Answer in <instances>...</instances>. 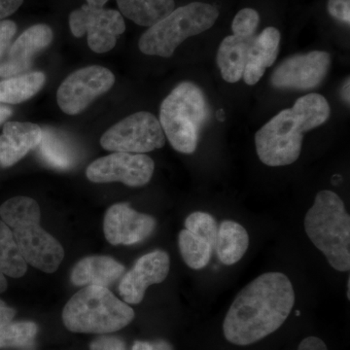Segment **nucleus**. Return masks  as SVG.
<instances>
[{"label":"nucleus","mask_w":350,"mask_h":350,"mask_svg":"<svg viewBox=\"0 0 350 350\" xmlns=\"http://www.w3.org/2000/svg\"><path fill=\"white\" fill-rule=\"evenodd\" d=\"M254 36L244 38L232 34L223 39L217 52V64L226 82L237 83L243 78L248 50Z\"/></svg>","instance_id":"obj_20"},{"label":"nucleus","mask_w":350,"mask_h":350,"mask_svg":"<svg viewBox=\"0 0 350 350\" xmlns=\"http://www.w3.org/2000/svg\"><path fill=\"white\" fill-rule=\"evenodd\" d=\"M135 315L133 308L108 288L90 285L64 306L63 321L73 333L110 334L125 328Z\"/></svg>","instance_id":"obj_5"},{"label":"nucleus","mask_w":350,"mask_h":350,"mask_svg":"<svg viewBox=\"0 0 350 350\" xmlns=\"http://www.w3.org/2000/svg\"><path fill=\"white\" fill-rule=\"evenodd\" d=\"M328 11L336 20L349 25L350 0H329Z\"/></svg>","instance_id":"obj_29"},{"label":"nucleus","mask_w":350,"mask_h":350,"mask_svg":"<svg viewBox=\"0 0 350 350\" xmlns=\"http://www.w3.org/2000/svg\"><path fill=\"white\" fill-rule=\"evenodd\" d=\"M331 115L328 101L319 94L298 98L269 120L255 135L260 161L269 167H283L296 162L301 155L304 135L323 125Z\"/></svg>","instance_id":"obj_2"},{"label":"nucleus","mask_w":350,"mask_h":350,"mask_svg":"<svg viewBox=\"0 0 350 350\" xmlns=\"http://www.w3.org/2000/svg\"><path fill=\"white\" fill-rule=\"evenodd\" d=\"M305 230L332 268L342 273L349 271L350 217L338 195L328 190L317 195L306 214Z\"/></svg>","instance_id":"obj_4"},{"label":"nucleus","mask_w":350,"mask_h":350,"mask_svg":"<svg viewBox=\"0 0 350 350\" xmlns=\"http://www.w3.org/2000/svg\"><path fill=\"white\" fill-rule=\"evenodd\" d=\"M15 315L16 310L7 306L3 301L0 300V328L12 322Z\"/></svg>","instance_id":"obj_35"},{"label":"nucleus","mask_w":350,"mask_h":350,"mask_svg":"<svg viewBox=\"0 0 350 350\" xmlns=\"http://www.w3.org/2000/svg\"><path fill=\"white\" fill-rule=\"evenodd\" d=\"M114 82V75L103 66H92L78 69L69 75L57 90V105L66 114H79L96 98L107 93Z\"/></svg>","instance_id":"obj_10"},{"label":"nucleus","mask_w":350,"mask_h":350,"mask_svg":"<svg viewBox=\"0 0 350 350\" xmlns=\"http://www.w3.org/2000/svg\"><path fill=\"white\" fill-rule=\"evenodd\" d=\"M347 299L350 300V280L349 278V282H347Z\"/></svg>","instance_id":"obj_40"},{"label":"nucleus","mask_w":350,"mask_h":350,"mask_svg":"<svg viewBox=\"0 0 350 350\" xmlns=\"http://www.w3.org/2000/svg\"><path fill=\"white\" fill-rule=\"evenodd\" d=\"M27 269L10 228L0 220V271L13 278H22Z\"/></svg>","instance_id":"obj_24"},{"label":"nucleus","mask_w":350,"mask_h":350,"mask_svg":"<svg viewBox=\"0 0 350 350\" xmlns=\"http://www.w3.org/2000/svg\"><path fill=\"white\" fill-rule=\"evenodd\" d=\"M165 135L152 113H135L115 124L100 138L105 150L144 154L163 147Z\"/></svg>","instance_id":"obj_8"},{"label":"nucleus","mask_w":350,"mask_h":350,"mask_svg":"<svg viewBox=\"0 0 350 350\" xmlns=\"http://www.w3.org/2000/svg\"><path fill=\"white\" fill-rule=\"evenodd\" d=\"M170 267L169 254L163 250L140 257L120 282L119 293L124 301L131 305L142 303L147 288L162 283L167 278Z\"/></svg>","instance_id":"obj_14"},{"label":"nucleus","mask_w":350,"mask_h":350,"mask_svg":"<svg viewBox=\"0 0 350 350\" xmlns=\"http://www.w3.org/2000/svg\"><path fill=\"white\" fill-rule=\"evenodd\" d=\"M298 350H328L325 342L317 337L304 338L299 345Z\"/></svg>","instance_id":"obj_34"},{"label":"nucleus","mask_w":350,"mask_h":350,"mask_svg":"<svg viewBox=\"0 0 350 350\" xmlns=\"http://www.w3.org/2000/svg\"><path fill=\"white\" fill-rule=\"evenodd\" d=\"M53 38L52 29L44 24L32 25L23 32L11 45L5 61L0 64V77H14L29 70L33 57L49 47Z\"/></svg>","instance_id":"obj_15"},{"label":"nucleus","mask_w":350,"mask_h":350,"mask_svg":"<svg viewBox=\"0 0 350 350\" xmlns=\"http://www.w3.org/2000/svg\"><path fill=\"white\" fill-rule=\"evenodd\" d=\"M38 332V327L33 322H10L0 328V349L27 347Z\"/></svg>","instance_id":"obj_26"},{"label":"nucleus","mask_w":350,"mask_h":350,"mask_svg":"<svg viewBox=\"0 0 350 350\" xmlns=\"http://www.w3.org/2000/svg\"><path fill=\"white\" fill-rule=\"evenodd\" d=\"M155 163L144 154L114 152L88 167L87 178L94 183L122 182L130 187H142L150 182Z\"/></svg>","instance_id":"obj_11"},{"label":"nucleus","mask_w":350,"mask_h":350,"mask_svg":"<svg viewBox=\"0 0 350 350\" xmlns=\"http://www.w3.org/2000/svg\"><path fill=\"white\" fill-rule=\"evenodd\" d=\"M0 218L10 228L27 264L48 273L59 269L64 248L39 225L41 213L36 200L23 196L6 200L0 206Z\"/></svg>","instance_id":"obj_3"},{"label":"nucleus","mask_w":350,"mask_h":350,"mask_svg":"<svg viewBox=\"0 0 350 350\" xmlns=\"http://www.w3.org/2000/svg\"><path fill=\"white\" fill-rule=\"evenodd\" d=\"M125 273L121 262L108 256H90L80 260L71 273V282L76 286L107 287Z\"/></svg>","instance_id":"obj_18"},{"label":"nucleus","mask_w":350,"mask_h":350,"mask_svg":"<svg viewBox=\"0 0 350 350\" xmlns=\"http://www.w3.org/2000/svg\"><path fill=\"white\" fill-rule=\"evenodd\" d=\"M219 17L215 6L193 2L174 9L142 34L138 47L145 55L170 57L183 41L211 29Z\"/></svg>","instance_id":"obj_7"},{"label":"nucleus","mask_w":350,"mask_h":350,"mask_svg":"<svg viewBox=\"0 0 350 350\" xmlns=\"http://www.w3.org/2000/svg\"><path fill=\"white\" fill-rule=\"evenodd\" d=\"M208 118L204 92L194 83L182 82L163 100L159 122L174 150L193 154Z\"/></svg>","instance_id":"obj_6"},{"label":"nucleus","mask_w":350,"mask_h":350,"mask_svg":"<svg viewBox=\"0 0 350 350\" xmlns=\"http://www.w3.org/2000/svg\"><path fill=\"white\" fill-rule=\"evenodd\" d=\"M90 350H126V345L121 338L107 336L94 340Z\"/></svg>","instance_id":"obj_31"},{"label":"nucleus","mask_w":350,"mask_h":350,"mask_svg":"<svg viewBox=\"0 0 350 350\" xmlns=\"http://www.w3.org/2000/svg\"><path fill=\"white\" fill-rule=\"evenodd\" d=\"M45 75L40 71L7 78L0 81V103L18 105L29 100L42 89Z\"/></svg>","instance_id":"obj_23"},{"label":"nucleus","mask_w":350,"mask_h":350,"mask_svg":"<svg viewBox=\"0 0 350 350\" xmlns=\"http://www.w3.org/2000/svg\"><path fill=\"white\" fill-rule=\"evenodd\" d=\"M349 89H350L349 78H347V79L345 80V82L344 83V85H342V98H344V100L345 101V103H347V105H349V103H350Z\"/></svg>","instance_id":"obj_37"},{"label":"nucleus","mask_w":350,"mask_h":350,"mask_svg":"<svg viewBox=\"0 0 350 350\" xmlns=\"http://www.w3.org/2000/svg\"><path fill=\"white\" fill-rule=\"evenodd\" d=\"M7 287H8V283H7L5 275L0 271V294L5 292Z\"/></svg>","instance_id":"obj_39"},{"label":"nucleus","mask_w":350,"mask_h":350,"mask_svg":"<svg viewBox=\"0 0 350 350\" xmlns=\"http://www.w3.org/2000/svg\"><path fill=\"white\" fill-rule=\"evenodd\" d=\"M248 246L250 236L243 226L232 220H224L218 226L214 250L222 264L232 266L241 261Z\"/></svg>","instance_id":"obj_19"},{"label":"nucleus","mask_w":350,"mask_h":350,"mask_svg":"<svg viewBox=\"0 0 350 350\" xmlns=\"http://www.w3.org/2000/svg\"><path fill=\"white\" fill-rule=\"evenodd\" d=\"M38 145L41 159L57 170H68L75 165L76 151L70 140L61 131L46 128Z\"/></svg>","instance_id":"obj_21"},{"label":"nucleus","mask_w":350,"mask_h":350,"mask_svg":"<svg viewBox=\"0 0 350 350\" xmlns=\"http://www.w3.org/2000/svg\"><path fill=\"white\" fill-rule=\"evenodd\" d=\"M23 2L24 0H0V21L15 13Z\"/></svg>","instance_id":"obj_33"},{"label":"nucleus","mask_w":350,"mask_h":350,"mask_svg":"<svg viewBox=\"0 0 350 350\" xmlns=\"http://www.w3.org/2000/svg\"><path fill=\"white\" fill-rule=\"evenodd\" d=\"M332 57L323 51H312L288 57L271 75L276 89L306 90L319 86L330 70Z\"/></svg>","instance_id":"obj_12"},{"label":"nucleus","mask_w":350,"mask_h":350,"mask_svg":"<svg viewBox=\"0 0 350 350\" xmlns=\"http://www.w3.org/2000/svg\"><path fill=\"white\" fill-rule=\"evenodd\" d=\"M280 32L275 27H267L254 36L248 50L243 80L250 86L257 84L267 68L275 64L280 43Z\"/></svg>","instance_id":"obj_17"},{"label":"nucleus","mask_w":350,"mask_h":350,"mask_svg":"<svg viewBox=\"0 0 350 350\" xmlns=\"http://www.w3.org/2000/svg\"><path fill=\"white\" fill-rule=\"evenodd\" d=\"M69 27L75 38L88 33V45L94 53L112 50L117 38L126 31L125 21L119 11L83 5L69 16Z\"/></svg>","instance_id":"obj_9"},{"label":"nucleus","mask_w":350,"mask_h":350,"mask_svg":"<svg viewBox=\"0 0 350 350\" xmlns=\"http://www.w3.org/2000/svg\"><path fill=\"white\" fill-rule=\"evenodd\" d=\"M178 246L184 262L193 269H202L206 267L214 250L211 244L186 229L179 232Z\"/></svg>","instance_id":"obj_25"},{"label":"nucleus","mask_w":350,"mask_h":350,"mask_svg":"<svg viewBox=\"0 0 350 350\" xmlns=\"http://www.w3.org/2000/svg\"><path fill=\"white\" fill-rule=\"evenodd\" d=\"M131 350H174L172 345L165 340H155V342H135Z\"/></svg>","instance_id":"obj_32"},{"label":"nucleus","mask_w":350,"mask_h":350,"mask_svg":"<svg viewBox=\"0 0 350 350\" xmlns=\"http://www.w3.org/2000/svg\"><path fill=\"white\" fill-rule=\"evenodd\" d=\"M125 17L142 27H150L175 9L174 0H116Z\"/></svg>","instance_id":"obj_22"},{"label":"nucleus","mask_w":350,"mask_h":350,"mask_svg":"<svg viewBox=\"0 0 350 350\" xmlns=\"http://www.w3.org/2000/svg\"><path fill=\"white\" fill-rule=\"evenodd\" d=\"M87 5L94 8H103L108 0H86Z\"/></svg>","instance_id":"obj_38"},{"label":"nucleus","mask_w":350,"mask_h":350,"mask_svg":"<svg viewBox=\"0 0 350 350\" xmlns=\"http://www.w3.org/2000/svg\"><path fill=\"white\" fill-rule=\"evenodd\" d=\"M13 110L8 105L0 103V125L12 115Z\"/></svg>","instance_id":"obj_36"},{"label":"nucleus","mask_w":350,"mask_h":350,"mask_svg":"<svg viewBox=\"0 0 350 350\" xmlns=\"http://www.w3.org/2000/svg\"><path fill=\"white\" fill-rule=\"evenodd\" d=\"M185 229L198 238L204 239L214 248L218 226L213 215L204 211H196L186 218Z\"/></svg>","instance_id":"obj_27"},{"label":"nucleus","mask_w":350,"mask_h":350,"mask_svg":"<svg viewBox=\"0 0 350 350\" xmlns=\"http://www.w3.org/2000/svg\"><path fill=\"white\" fill-rule=\"evenodd\" d=\"M17 32V25L13 21H0V59L8 49Z\"/></svg>","instance_id":"obj_30"},{"label":"nucleus","mask_w":350,"mask_h":350,"mask_svg":"<svg viewBox=\"0 0 350 350\" xmlns=\"http://www.w3.org/2000/svg\"><path fill=\"white\" fill-rule=\"evenodd\" d=\"M43 131L36 124L8 122L0 135V165L10 167L22 160L42 139Z\"/></svg>","instance_id":"obj_16"},{"label":"nucleus","mask_w":350,"mask_h":350,"mask_svg":"<svg viewBox=\"0 0 350 350\" xmlns=\"http://www.w3.org/2000/svg\"><path fill=\"white\" fill-rule=\"evenodd\" d=\"M155 228V219L137 213L125 202L109 207L103 221L105 239L113 245L142 243L151 236Z\"/></svg>","instance_id":"obj_13"},{"label":"nucleus","mask_w":350,"mask_h":350,"mask_svg":"<svg viewBox=\"0 0 350 350\" xmlns=\"http://www.w3.org/2000/svg\"><path fill=\"white\" fill-rule=\"evenodd\" d=\"M293 285L284 273L258 276L236 297L223 323L228 342L250 345L280 329L292 312Z\"/></svg>","instance_id":"obj_1"},{"label":"nucleus","mask_w":350,"mask_h":350,"mask_svg":"<svg viewBox=\"0 0 350 350\" xmlns=\"http://www.w3.org/2000/svg\"><path fill=\"white\" fill-rule=\"evenodd\" d=\"M260 23L259 13L252 8H244L239 11L232 21V29L234 36L239 38H252L255 36Z\"/></svg>","instance_id":"obj_28"}]
</instances>
